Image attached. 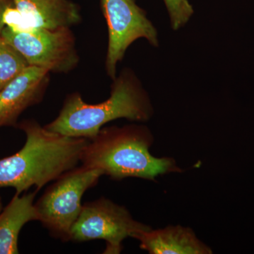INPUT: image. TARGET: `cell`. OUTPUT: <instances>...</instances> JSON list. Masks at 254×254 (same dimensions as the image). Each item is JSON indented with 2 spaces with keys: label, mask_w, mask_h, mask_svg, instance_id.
Here are the masks:
<instances>
[{
  "label": "cell",
  "mask_w": 254,
  "mask_h": 254,
  "mask_svg": "<svg viewBox=\"0 0 254 254\" xmlns=\"http://www.w3.org/2000/svg\"><path fill=\"white\" fill-rule=\"evenodd\" d=\"M26 142L17 153L0 159V189L12 187L21 194L32 187L40 190L81 163L89 140L50 131L36 120L18 126Z\"/></svg>",
  "instance_id": "1"
},
{
  "label": "cell",
  "mask_w": 254,
  "mask_h": 254,
  "mask_svg": "<svg viewBox=\"0 0 254 254\" xmlns=\"http://www.w3.org/2000/svg\"><path fill=\"white\" fill-rule=\"evenodd\" d=\"M154 140L145 125L103 127L88 141L81 163L117 181L130 177L154 181L162 175L182 173L175 159L150 153Z\"/></svg>",
  "instance_id": "2"
},
{
  "label": "cell",
  "mask_w": 254,
  "mask_h": 254,
  "mask_svg": "<svg viewBox=\"0 0 254 254\" xmlns=\"http://www.w3.org/2000/svg\"><path fill=\"white\" fill-rule=\"evenodd\" d=\"M154 115L148 92L133 70L125 68L114 78L108 99L86 103L78 92L68 95L59 115L45 127L65 136L91 140L106 124L126 119L146 123Z\"/></svg>",
  "instance_id": "3"
},
{
  "label": "cell",
  "mask_w": 254,
  "mask_h": 254,
  "mask_svg": "<svg viewBox=\"0 0 254 254\" xmlns=\"http://www.w3.org/2000/svg\"><path fill=\"white\" fill-rule=\"evenodd\" d=\"M103 174L98 169L76 166L64 173L35 203L38 221L55 238L68 242L83 204L82 197L94 187Z\"/></svg>",
  "instance_id": "4"
},
{
  "label": "cell",
  "mask_w": 254,
  "mask_h": 254,
  "mask_svg": "<svg viewBox=\"0 0 254 254\" xmlns=\"http://www.w3.org/2000/svg\"><path fill=\"white\" fill-rule=\"evenodd\" d=\"M150 228L135 220L126 207L101 197L83 205L70 232L69 241L104 240L105 254H120L124 240L128 237L134 239L140 232Z\"/></svg>",
  "instance_id": "5"
},
{
  "label": "cell",
  "mask_w": 254,
  "mask_h": 254,
  "mask_svg": "<svg viewBox=\"0 0 254 254\" xmlns=\"http://www.w3.org/2000/svg\"><path fill=\"white\" fill-rule=\"evenodd\" d=\"M0 35L22 55L29 66L44 68L50 73H68L79 64L76 38L71 28L18 32L4 26Z\"/></svg>",
  "instance_id": "6"
},
{
  "label": "cell",
  "mask_w": 254,
  "mask_h": 254,
  "mask_svg": "<svg viewBox=\"0 0 254 254\" xmlns=\"http://www.w3.org/2000/svg\"><path fill=\"white\" fill-rule=\"evenodd\" d=\"M100 2L108 30L105 70L113 80L118 64L125 58L128 48L140 38L158 48V32L136 0H100Z\"/></svg>",
  "instance_id": "7"
},
{
  "label": "cell",
  "mask_w": 254,
  "mask_h": 254,
  "mask_svg": "<svg viewBox=\"0 0 254 254\" xmlns=\"http://www.w3.org/2000/svg\"><path fill=\"white\" fill-rule=\"evenodd\" d=\"M4 14V26L14 31L71 28L81 22V8L71 0H12Z\"/></svg>",
  "instance_id": "8"
},
{
  "label": "cell",
  "mask_w": 254,
  "mask_h": 254,
  "mask_svg": "<svg viewBox=\"0 0 254 254\" xmlns=\"http://www.w3.org/2000/svg\"><path fill=\"white\" fill-rule=\"evenodd\" d=\"M50 72L29 66L0 92V128L15 126L26 109L41 103L50 83Z\"/></svg>",
  "instance_id": "9"
},
{
  "label": "cell",
  "mask_w": 254,
  "mask_h": 254,
  "mask_svg": "<svg viewBox=\"0 0 254 254\" xmlns=\"http://www.w3.org/2000/svg\"><path fill=\"white\" fill-rule=\"evenodd\" d=\"M134 239L139 242L140 248L150 254H213L191 228L180 225L150 228L140 232Z\"/></svg>",
  "instance_id": "10"
},
{
  "label": "cell",
  "mask_w": 254,
  "mask_h": 254,
  "mask_svg": "<svg viewBox=\"0 0 254 254\" xmlns=\"http://www.w3.org/2000/svg\"><path fill=\"white\" fill-rule=\"evenodd\" d=\"M38 190L16 194L0 212V254H18V240L23 227L38 221L34 200Z\"/></svg>",
  "instance_id": "11"
},
{
  "label": "cell",
  "mask_w": 254,
  "mask_h": 254,
  "mask_svg": "<svg viewBox=\"0 0 254 254\" xmlns=\"http://www.w3.org/2000/svg\"><path fill=\"white\" fill-rule=\"evenodd\" d=\"M28 66L22 55L0 35V92Z\"/></svg>",
  "instance_id": "12"
},
{
  "label": "cell",
  "mask_w": 254,
  "mask_h": 254,
  "mask_svg": "<svg viewBox=\"0 0 254 254\" xmlns=\"http://www.w3.org/2000/svg\"><path fill=\"white\" fill-rule=\"evenodd\" d=\"M168 10L170 26L177 31L190 21L194 14V9L189 0H163Z\"/></svg>",
  "instance_id": "13"
},
{
  "label": "cell",
  "mask_w": 254,
  "mask_h": 254,
  "mask_svg": "<svg viewBox=\"0 0 254 254\" xmlns=\"http://www.w3.org/2000/svg\"><path fill=\"white\" fill-rule=\"evenodd\" d=\"M13 4L14 3H13L12 0H0V33H1V30L4 27L3 18H4L5 11Z\"/></svg>",
  "instance_id": "14"
},
{
  "label": "cell",
  "mask_w": 254,
  "mask_h": 254,
  "mask_svg": "<svg viewBox=\"0 0 254 254\" xmlns=\"http://www.w3.org/2000/svg\"><path fill=\"white\" fill-rule=\"evenodd\" d=\"M2 203H1V197H0V212H1V210H2Z\"/></svg>",
  "instance_id": "15"
}]
</instances>
